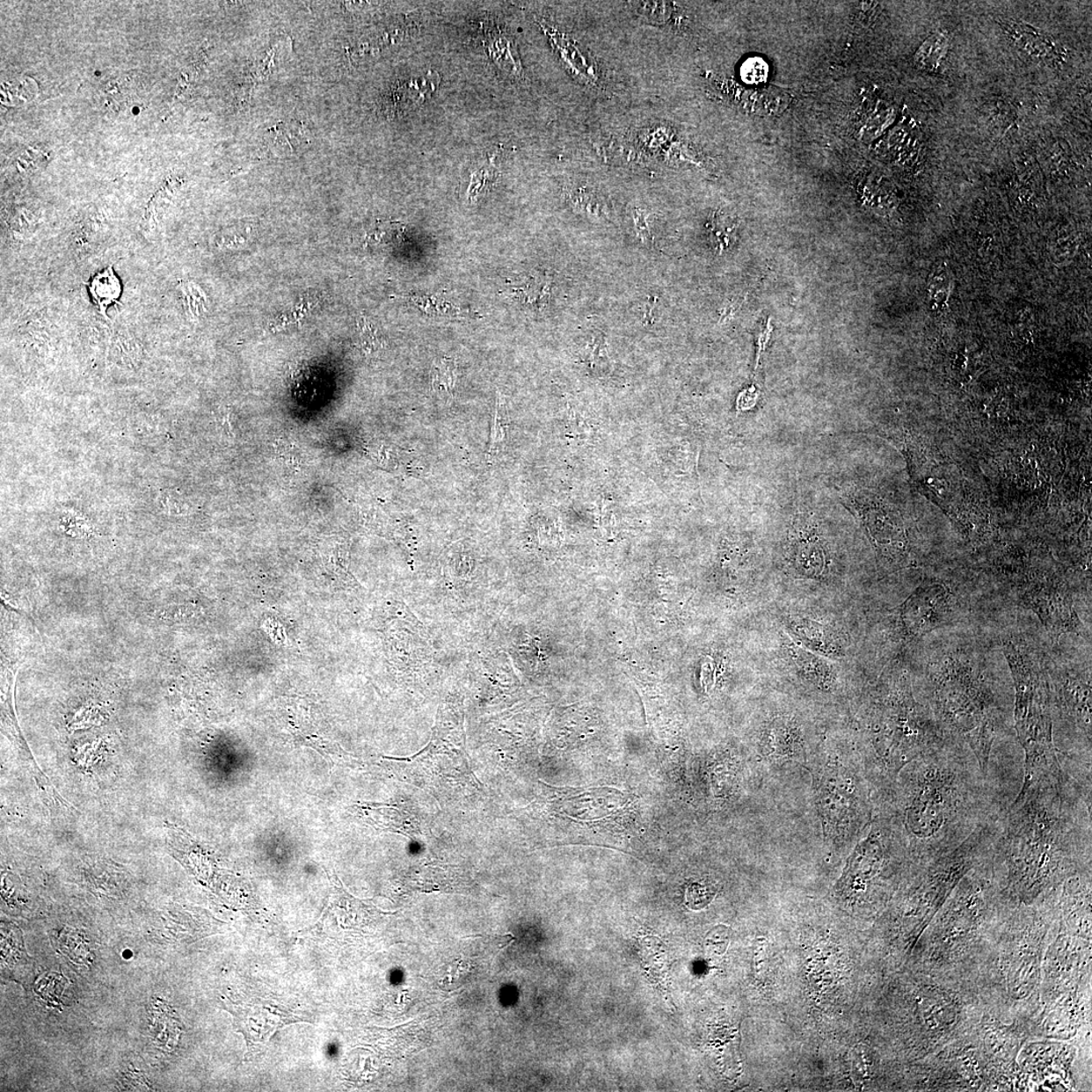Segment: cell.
<instances>
[{
	"instance_id": "cell-1",
	"label": "cell",
	"mask_w": 1092,
	"mask_h": 1092,
	"mask_svg": "<svg viewBox=\"0 0 1092 1092\" xmlns=\"http://www.w3.org/2000/svg\"><path fill=\"white\" fill-rule=\"evenodd\" d=\"M1007 806L972 752L947 739L902 768L875 802V814L890 822L919 864L952 852Z\"/></svg>"
},
{
	"instance_id": "cell-2",
	"label": "cell",
	"mask_w": 1092,
	"mask_h": 1092,
	"mask_svg": "<svg viewBox=\"0 0 1092 1092\" xmlns=\"http://www.w3.org/2000/svg\"><path fill=\"white\" fill-rule=\"evenodd\" d=\"M1091 848V786L1071 775L1023 783L997 819L994 857L1021 899L1089 870Z\"/></svg>"
},
{
	"instance_id": "cell-3",
	"label": "cell",
	"mask_w": 1092,
	"mask_h": 1092,
	"mask_svg": "<svg viewBox=\"0 0 1092 1092\" xmlns=\"http://www.w3.org/2000/svg\"><path fill=\"white\" fill-rule=\"evenodd\" d=\"M865 736L859 758L875 801L910 761L947 740L932 711L914 699L907 685L892 688L872 701Z\"/></svg>"
},
{
	"instance_id": "cell-4",
	"label": "cell",
	"mask_w": 1092,
	"mask_h": 1092,
	"mask_svg": "<svg viewBox=\"0 0 1092 1092\" xmlns=\"http://www.w3.org/2000/svg\"><path fill=\"white\" fill-rule=\"evenodd\" d=\"M947 739L969 748L991 777L993 753L1007 721V707L993 685L965 659H950L933 673L927 705Z\"/></svg>"
},
{
	"instance_id": "cell-5",
	"label": "cell",
	"mask_w": 1092,
	"mask_h": 1092,
	"mask_svg": "<svg viewBox=\"0 0 1092 1092\" xmlns=\"http://www.w3.org/2000/svg\"><path fill=\"white\" fill-rule=\"evenodd\" d=\"M1004 653L1016 687V732L1024 752L1023 783L1062 779L1067 772L1054 741L1048 673L1026 644L1008 640Z\"/></svg>"
},
{
	"instance_id": "cell-6",
	"label": "cell",
	"mask_w": 1092,
	"mask_h": 1092,
	"mask_svg": "<svg viewBox=\"0 0 1092 1092\" xmlns=\"http://www.w3.org/2000/svg\"><path fill=\"white\" fill-rule=\"evenodd\" d=\"M815 802L829 846H855L871 826L874 794L859 754L809 761Z\"/></svg>"
},
{
	"instance_id": "cell-7",
	"label": "cell",
	"mask_w": 1092,
	"mask_h": 1092,
	"mask_svg": "<svg viewBox=\"0 0 1092 1092\" xmlns=\"http://www.w3.org/2000/svg\"><path fill=\"white\" fill-rule=\"evenodd\" d=\"M956 606V598L945 586H925L909 597L901 615L910 635L921 637L950 622Z\"/></svg>"
},
{
	"instance_id": "cell-8",
	"label": "cell",
	"mask_w": 1092,
	"mask_h": 1092,
	"mask_svg": "<svg viewBox=\"0 0 1092 1092\" xmlns=\"http://www.w3.org/2000/svg\"><path fill=\"white\" fill-rule=\"evenodd\" d=\"M761 756L775 766L809 763L798 728L784 720L775 721L766 733L761 743Z\"/></svg>"
},
{
	"instance_id": "cell-9",
	"label": "cell",
	"mask_w": 1092,
	"mask_h": 1092,
	"mask_svg": "<svg viewBox=\"0 0 1092 1092\" xmlns=\"http://www.w3.org/2000/svg\"><path fill=\"white\" fill-rule=\"evenodd\" d=\"M109 353L112 361L118 367L135 369L143 360L144 346L129 328L120 327L110 337Z\"/></svg>"
},
{
	"instance_id": "cell-10",
	"label": "cell",
	"mask_w": 1092,
	"mask_h": 1092,
	"mask_svg": "<svg viewBox=\"0 0 1092 1092\" xmlns=\"http://www.w3.org/2000/svg\"><path fill=\"white\" fill-rule=\"evenodd\" d=\"M494 419L491 447L488 451V461L490 462H493L495 458L501 455L506 440H507L509 418L501 396H498Z\"/></svg>"
},
{
	"instance_id": "cell-11",
	"label": "cell",
	"mask_w": 1092,
	"mask_h": 1092,
	"mask_svg": "<svg viewBox=\"0 0 1092 1092\" xmlns=\"http://www.w3.org/2000/svg\"><path fill=\"white\" fill-rule=\"evenodd\" d=\"M711 239L720 253L730 247L738 229V222L730 215L716 214L710 222Z\"/></svg>"
},
{
	"instance_id": "cell-12",
	"label": "cell",
	"mask_w": 1092,
	"mask_h": 1092,
	"mask_svg": "<svg viewBox=\"0 0 1092 1092\" xmlns=\"http://www.w3.org/2000/svg\"><path fill=\"white\" fill-rule=\"evenodd\" d=\"M180 289L184 295L186 308L188 316L193 320H198L207 311V298L202 293L200 287L192 281L181 282Z\"/></svg>"
},
{
	"instance_id": "cell-13",
	"label": "cell",
	"mask_w": 1092,
	"mask_h": 1092,
	"mask_svg": "<svg viewBox=\"0 0 1092 1092\" xmlns=\"http://www.w3.org/2000/svg\"><path fill=\"white\" fill-rule=\"evenodd\" d=\"M455 369L453 363L443 360L440 366H436L433 370V383L437 390H444L448 395H453L455 388Z\"/></svg>"
},
{
	"instance_id": "cell-14",
	"label": "cell",
	"mask_w": 1092,
	"mask_h": 1092,
	"mask_svg": "<svg viewBox=\"0 0 1092 1092\" xmlns=\"http://www.w3.org/2000/svg\"><path fill=\"white\" fill-rule=\"evenodd\" d=\"M767 65L764 61L759 58L747 60L741 67V76L747 83L757 84L765 81L767 76Z\"/></svg>"
},
{
	"instance_id": "cell-15",
	"label": "cell",
	"mask_w": 1092,
	"mask_h": 1092,
	"mask_svg": "<svg viewBox=\"0 0 1092 1092\" xmlns=\"http://www.w3.org/2000/svg\"><path fill=\"white\" fill-rule=\"evenodd\" d=\"M633 222H635V230L638 238L643 242H652V235L650 228L649 214L643 208L635 207L632 212Z\"/></svg>"
},
{
	"instance_id": "cell-16",
	"label": "cell",
	"mask_w": 1092,
	"mask_h": 1092,
	"mask_svg": "<svg viewBox=\"0 0 1092 1092\" xmlns=\"http://www.w3.org/2000/svg\"><path fill=\"white\" fill-rule=\"evenodd\" d=\"M572 202L579 208L586 213L593 215H600L601 206L598 204L597 198L592 193L586 190H579L577 193L572 194Z\"/></svg>"
},
{
	"instance_id": "cell-17",
	"label": "cell",
	"mask_w": 1092,
	"mask_h": 1092,
	"mask_svg": "<svg viewBox=\"0 0 1092 1092\" xmlns=\"http://www.w3.org/2000/svg\"><path fill=\"white\" fill-rule=\"evenodd\" d=\"M362 321V326L360 327L362 348L364 353H367V354H373V353L381 349V341L379 339H376V336L373 331V328L370 327V324H368L366 320Z\"/></svg>"
},
{
	"instance_id": "cell-18",
	"label": "cell",
	"mask_w": 1092,
	"mask_h": 1092,
	"mask_svg": "<svg viewBox=\"0 0 1092 1092\" xmlns=\"http://www.w3.org/2000/svg\"><path fill=\"white\" fill-rule=\"evenodd\" d=\"M656 305H657V298L656 299L651 298L649 302H646L645 309L644 313L645 322L647 323L652 322L653 309H655Z\"/></svg>"
}]
</instances>
